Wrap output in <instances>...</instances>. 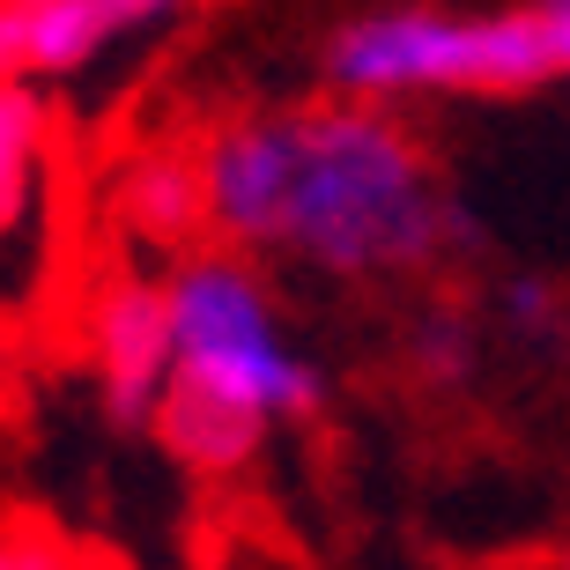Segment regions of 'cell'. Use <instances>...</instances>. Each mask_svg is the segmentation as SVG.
I'll use <instances>...</instances> for the list:
<instances>
[{"label": "cell", "mask_w": 570, "mask_h": 570, "mask_svg": "<svg viewBox=\"0 0 570 570\" xmlns=\"http://www.w3.org/2000/svg\"><path fill=\"white\" fill-rule=\"evenodd\" d=\"M208 230L245 253H289L334 282L423 275L474 245L423 141L385 105H296L215 127L200 148Z\"/></svg>", "instance_id": "6da1fadb"}, {"label": "cell", "mask_w": 570, "mask_h": 570, "mask_svg": "<svg viewBox=\"0 0 570 570\" xmlns=\"http://www.w3.org/2000/svg\"><path fill=\"white\" fill-rule=\"evenodd\" d=\"M318 82L348 105H415V97H533L556 82L533 8H430L393 0L334 22L318 45Z\"/></svg>", "instance_id": "7a4b0ae2"}, {"label": "cell", "mask_w": 570, "mask_h": 570, "mask_svg": "<svg viewBox=\"0 0 570 570\" xmlns=\"http://www.w3.org/2000/svg\"><path fill=\"white\" fill-rule=\"evenodd\" d=\"M164 304H170V385L245 407L267 430L318 415L326 371L282 334L267 282L237 253H178V267L164 275Z\"/></svg>", "instance_id": "3957f363"}, {"label": "cell", "mask_w": 570, "mask_h": 570, "mask_svg": "<svg viewBox=\"0 0 570 570\" xmlns=\"http://www.w3.org/2000/svg\"><path fill=\"white\" fill-rule=\"evenodd\" d=\"M97 385H105V415L119 430H148L156 401L170 385V304L164 282H111L97 296Z\"/></svg>", "instance_id": "277c9868"}, {"label": "cell", "mask_w": 570, "mask_h": 570, "mask_svg": "<svg viewBox=\"0 0 570 570\" xmlns=\"http://www.w3.org/2000/svg\"><path fill=\"white\" fill-rule=\"evenodd\" d=\"M148 430H156L186 466H200V474H237V466H253V452L267 444V423H259V415L223 407V401H208V393H193V385H164Z\"/></svg>", "instance_id": "5b68a950"}, {"label": "cell", "mask_w": 570, "mask_h": 570, "mask_svg": "<svg viewBox=\"0 0 570 570\" xmlns=\"http://www.w3.org/2000/svg\"><path fill=\"white\" fill-rule=\"evenodd\" d=\"M45 186V97L30 82H0V245L38 215Z\"/></svg>", "instance_id": "8992f818"}, {"label": "cell", "mask_w": 570, "mask_h": 570, "mask_svg": "<svg viewBox=\"0 0 570 570\" xmlns=\"http://www.w3.org/2000/svg\"><path fill=\"white\" fill-rule=\"evenodd\" d=\"M127 215H134L141 237L193 253V237L208 230V186H200V164H164V156L141 164L127 178Z\"/></svg>", "instance_id": "52a82bcc"}, {"label": "cell", "mask_w": 570, "mask_h": 570, "mask_svg": "<svg viewBox=\"0 0 570 570\" xmlns=\"http://www.w3.org/2000/svg\"><path fill=\"white\" fill-rule=\"evenodd\" d=\"M407 363H415V379H423V385H460L466 371H474V326H466L460 312L423 318L415 341H407Z\"/></svg>", "instance_id": "ba28073f"}, {"label": "cell", "mask_w": 570, "mask_h": 570, "mask_svg": "<svg viewBox=\"0 0 570 570\" xmlns=\"http://www.w3.org/2000/svg\"><path fill=\"white\" fill-rule=\"evenodd\" d=\"M504 312H511L519 334H556V289H549V282H511Z\"/></svg>", "instance_id": "9c48e42d"}, {"label": "cell", "mask_w": 570, "mask_h": 570, "mask_svg": "<svg viewBox=\"0 0 570 570\" xmlns=\"http://www.w3.org/2000/svg\"><path fill=\"white\" fill-rule=\"evenodd\" d=\"M541 38H549V60H556V82H570V0H527Z\"/></svg>", "instance_id": "30bf717a"}, {"label": "cell", "mask_w": 570, "mask_h": 570, "mask_svg": "<svg viewBox=\"0 0 570 570\" xmlns=\"http://www.w3.org/2000/svg\"><path fill=\"white\" fill-rule=\"evenodd\" d=\"M0 570H60V556L38 541H0Z\"/></svg>", "instance_id": "8fae6325"}, {"label": "cell", "mask_w": 570, "mask_h": 570, "mask_svg": "<svg viewBox=\"0 0 570 570\" xmlns=\"http://www.w3.org/2000/svg\"><path fill=\"white\" fill-rule=\"evenodd\" d=\"M563 570H570V556H563Z\"/></svg>", "instance_id": "7c38bea8"}]
</instances>
